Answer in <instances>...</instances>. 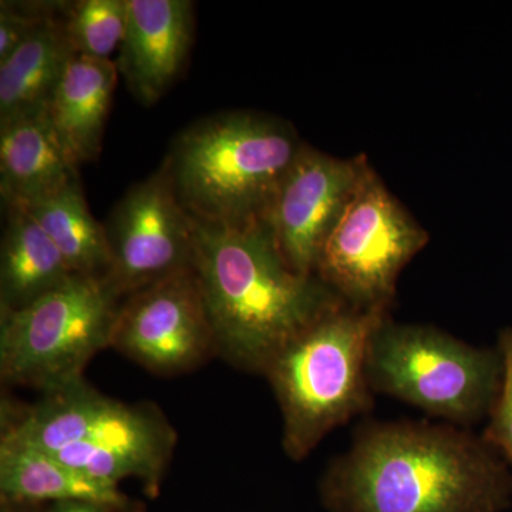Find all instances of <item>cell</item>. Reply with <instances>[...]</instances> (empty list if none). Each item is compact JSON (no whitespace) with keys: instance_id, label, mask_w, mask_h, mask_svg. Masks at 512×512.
<instances>
[{"instance_id":"3957f363","label":"cell","mask_w":512,"mask_h":512,"mask_svg":"<svg viewBox=\"0 0 512 512\" xmlns=\"http://www.w3.org/2000/svg\"><path fill=\"white\" fill-rule=\"evenodd\" d=\"M302 146L285 121L225 111L181 131L161 168L192 220L239 227L264 218Z\"/></svg>"},{"instance_id":"ffe728a7","label":"cell","mask_w":512,"mask_h":512,"mask_svg":"<svg viewBox=\"0 0 512 512\" xmlns=\"http://www.w3.org/2000/svg\"><path fill=\"white\" fill-rule=\"evenodd\" d=\"M498 350L503 357V383L491 410L490 424L483 440L491 447L503 451L512 466V329L501 333Z\"/></svg>"},{"instance_id":"9c48e42d","label":"cell","mask_w":512,"mask_h":512,"mask_svg":"<svg viewBox=\"0 0 512 512\" xmlns=\"http://www.w3.org/2000/svg\"><path fill=\"white\" fill-rule=\"evenodd\" d=\"M110 349L161 376L190 372L218 353L194 268L124 298Z\"/></svg>"},{"instance_id":"30bf717a","label":"cell","mask_w":512,"mask_h":512,"mask_svg":"<svg viewBox=\"0 0 512 512\" xmlns=\"http://www.w3.org/2000/svg\"><path fill=\"white\" fill-rule=\"evenodd\" d=\"M103 227L111 254L107 282L121 301L192 266L194 220L161 167L128 188Z\"/></svg>"},{"instance_id":"9a60e30c","label":"cell","mask_w":512,"mask_h":512,"mask_svg":"<svg viewBox=\"0 0 512 512\" xmlns=\"http://www.w3.org/2000/svg\"><path fill=\"white\" fill-rule=\"evenodd\" d=\"M0 493L8 503L84 501L114 512L131 510L119 485L84 476L45 451L0 440Z\"/></svg>"},{"instance_id":"6da1fadb","label":"cell","mask_w":512,"mask_h":512,"mask_svg":"<svg viewBox=\"0 0 512 512\" xmlns=\"http://www.w3.org/2000/svg\"><path fill=\"white\" fill-rule=\"evenodd\" d=\"M490 444L426 423L373 424L323 477L330 512H500L512 484Z\"/></svg>"},{"instance_id":"7402d4cb","label":"cell","mask_w":512,"mask_h":512,"mask_svg":"<svg viewBox=\"0 0 512 512\" xmlns=\"http://www.w3.org/2000/svg\"><path fill=\"white\" fill-rule=\"evenodd\" d=\"M46 512H114L104 505L84 503V501H64L52 505Z\"/></svg>"},{"instance_id":"d6986e66","label":"cell","mask_w":512,"mask_h":512,"mask_svg":"<svg viewBox=\"0 0 512 512\" xmlns=\"http://www.w3.org/2000/svg\"><path fill=\"white\" fill-rule=\"evenodd\" d=\"M63 22L76 55L110 60L126 35L127 0H80Z\"/></svg>"},{"instance_id":"8992f818","label":"cell","mask_w":512,"mask_h":512,"mask_svg":"<svg viewBox=\"0 0 512 512\" xmlns=\"http://www.w3.org/2000/svg\"><path fill=\"white\" fill-rule=\"evenodd\" d=\"M366 375L375 392L451 423L471 424L497 402L503 357L500 350L474 348L439 329L386 318L370 339Z\"/></svg>"},{"instance_id":"2e32d148","label":"cell","mask_w":512,"mask_h":512,"mask_svg":"<svg viewBox=\"0 0 512 512\" xmlns=\"http://www.w3.org/2000/svg\"><path fill=\"white\" fill-rule=\"evenodd\" d=\"M74 275L35 218L22 205H6L0 252V312L25 308Z\"/></svg>"},{"instance_id":"ac0fdd59","label":"cell","mask_w":512,"mask_h":512,"mask_svg":"<svg viewBox=\"0 0 512 512\" xmlns=\"http://www.w3.org/2000/svg\"><path fill=\"white\" fill-rule=\"evenodd\" d=\"M18 205L35 218L74 274L109 279L111 254L106 231L103 224L94 220L80 181Z\"/></svg>"},{"instance_id":"277c9868","label":"cell","mask_w":512,"mask_h":512,"mask_svg":"<svg viewBox=\"0 0 512 512\" xmlns=\"http://www.w3.org/2000/svg\"><path fill=\"white\" fill-rule=\"evenodd\" d=\"M8 416L2 440L45 451L104 483L136 478L150 495L158 493L177 444L156 406L119 402L84 379L42 393L39 402Z\"/></svg>"},{"instance_id":"4fadbf2b","label":"cell","mask_w":512,"mask_h":512,"mask_svg":"<svg viewBox=\"0 0 512 512\" xmlns=\"http://www.w3.org/2000/svg\"><path fill=\"white\" fill-rule=\"evenodd\" d=\"M77 168L47 109L0 123V192L5 205L26 204L79 181Z\"/></svg>"},{"instance_id":"44dd1931","label":"cell","mask_w":512,"mask_h":512,"mask_svg":"<svg viewBox=\"0 0 512 512\" xmlns=\"http://www.w3.org/2000/svg\"><path fill=\"white\" fill-rule=\"evenodd\" d=\"M49 16H52V10L46 6L0 3V62L13 55Z\"/></svg>"},{"instance_id":"5b68a950","label":"cell","mask_w":512,"mask_h":512,"mask_svg":"<svg viewBox=\"0 0 512 512\" xmlns=\"http://www.w3.org/2000/svg\"><path fill=\"white\" fill-rule=\"evenodd\" d=\"M383 309L343 303L296 336L266 367L282 417V446L305 460L326 436L372 406L366 375L370 339Z\"/></svg>"},{"instance_id":"e0dca14e","label":"cell","mask_w":512,"mask_h":512,"mask_svg":"<svg viewBox=\"0 0 512 512\" xmlns=\"http://www.w3.org/2000/svg\"><path fill=\"white\" fill-rule=\"evenodd\" d=\"M73 53L63 19L43 20L0 62V123L46 110Z\"/></svg>"},{"instance_id":"7a4b0ae2","label":"cell","mask_w":512,"mask_h":512,"mask_svg":"<svg viewBox=\"0 0 512 512\" xmlns=\"http://www.w3.org/2000/svg\"><path fill=\"white\" fill-rule=\"evenodd\" d=\"M192 268L218 355L245 372L264 375L291 340L345 303L318 276L293 272L262 220L239 227L194 220Z\"/></svg>"},{"instance_id":"5bb4252c","label":"cell","mask_w":512,"mask_h":512,"mask_svg":"<svg viewBox=\"0 0 512 512\" xmlns=\"http://www.w3.org/2000/svg\"><path fill=\"white\" fill-rule=\"evenodd\" d=\"M117 64L73 53L47 106L50 123L79 167L100 154L104 126L119 79Z\"/></svg>"},{"instance_id":"52a82bcc","label":"cell","mask_w":512,"mask_h":512,"mask_svg":"<svg viewBox=\"0 0 512 512\" xmlns=\"http://www.w3.org/2000/svg\"><path fill=\"white\" fill-rule=\"evenodd\" d=\"M121 298L104 279L74 275L18 311L0 312L3 382L53 392L84 379L110 349Z\"/></svg>"},{"instance_id":"7c38bea8","label":"cell","mask_w":512,"mask_h":512,"mask_svg":"<svg viewBox=\"0 0 512 512\" xmlns=\"http://www.w3.org/2000/svg\"><path fill=\"white\" fill-rule=\"evenodd\" d=\"M188 0H127V28L117 69L144 106L157 103L177 80L192 43Z\"/></svg>"},{"instance_id":"8fae6325","label":"cell","mask_w":512,"mask_h":512,"mask_svg":"<svg viewBox=\"0 0 512 512\" xmlns=\"http://www.w3.org/2000/svg\"><path fill=\"white\" fill-rule=\"evenodd\" d=\"M365 156L342 160L303 144L262 218L296 274L316 276L323 244L348 204Z\"/></svg>"},{"instance_id":"ba28073f","label":"cell","mask_w":512,"mask_h":512,"mask_svg":"<svg viewBox=\"0 0 512 512\" xmlns=\"http://www.w3.org/2000/svg\"><path fill=\"white\" fill-rule=\"evenodd\" d=\"M427 242L426 229L367 163L323 244L316 276L352 308L386 311L400 272Z\"/></svg>"}]
</instances>
